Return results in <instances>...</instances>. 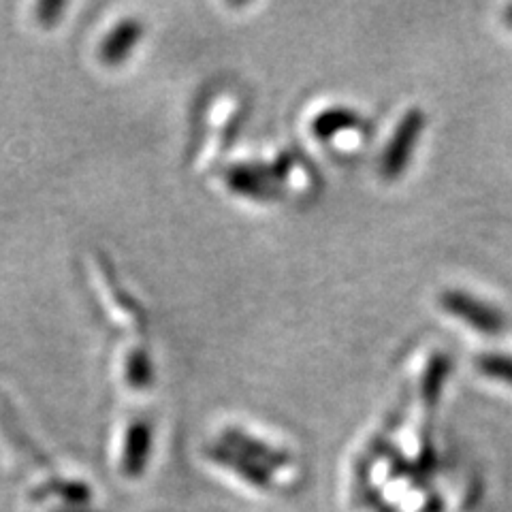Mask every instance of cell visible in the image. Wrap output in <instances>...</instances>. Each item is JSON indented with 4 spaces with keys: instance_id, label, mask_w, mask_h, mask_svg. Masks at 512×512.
<instances>
[{
    "instance_id": "1",
    "label": "cell",
    "mask_w": 512,
    "mask_h": 512,
    "mask_svg": "<svg viewBox=\"0 0 512 512\" xmlns=\"http://www.w3.org/2000/svg\"><path fill=\"white\" fill-rule=\"evenodd\" d=\"M442 306L457 318L466 320L470 327H474L480 333L495 335L504 329V318L498 310H493L491 306H487V303L478 301L466 293H457V291L444 293Z\"/></svg>"
},
{
    "instance_id": "2",
    "label": "cell",
    "mask_w": 512,
    "mask_h": 512,
    "mask_svg": "<svg viewBox=\"0 0 512 512\" xmlns=\"http://www.w3.org/2000/svg\"><path fill=\"white\" fill-rule=\"evenodd\" d=\"M421 128H423L421 111H410V114L404 118V122L399 124L391 148L387 150V156H384V173L397 175L399 171L404 169L406 160L410 156V150L414 146V141L421 133Z\"/></svg>"
},
{
    "instance_id": "3",
    "label": "cell",
    "mask_w": 512,
    "mask_h": 512,
    "mask_svg": "<svg viewBox=\"0 0 512 512\" xmlns=\"http://www.w3.org/2000/svg\"><path fill=\"white\" fill-rule=\"evenodd\" d=\"M139 24H135V22H126V24H122L114 35H111L109 39H107V43H105V47H103V56H105V60L107 62H118V60H122L126 54H128V50H131L133 47V43L139 39Z\"/></svg>"
},
{
    "instance_id": "4",
    "label": "cell",
    "mask_w": 512,
    "mask_h": 512,
    "mask_svg": "<svg viewBox=\"0 0 512 512\" xmlns=\"http://www.w3.org/2000/svg\"><path fill=\"white\" fill-rule=\"evenodd\" d=\"M478 367L480 372L487 374L489 378L512 384V357L493 355V352H489V355H483L478 359Z\"/></svg>"
},
{
    "instance_id": "5",
    "label": "cell",
    "mask_w": 512,
    "mask_h": 512,
    "mask_svg": "<svg viewBox=\"0 0 512 512\" xmlns=\"http://www.w3.org/2000/svg\"><path fill=\"white\" fill-rule=\"evenodd\" d=\"M148 451V429L146 425H135L133 436H131V446H128V455L126 463L133 472L141 470L143 466V457H146Z\"/></svg>"
},
{
    "instance_id": "6",
    "label": "cell",
    "mask_w": 512,
    "mask_h": 512,
    "mask_svg": "<svg viewBox=\"0 0 512 512\" xmlns=\"http://www.w3.org/2000/svg\"><path fill=\"white\" fill-rule=\"evenodd\" d=\"M446 374H448V359L444 357H438L434 361V365H431V372L425 380V397L429 399V402H434V399L438 397L442 384L446 380Z\"/></svg>"
},
{
    "instance_id": "7",
    "label": "cell",
    "mask_w": 512,
    "mask_h": 512,
    "mask_svg": "<svg viewBox=\"0 0 512 512\" xmlns=\"http://www.w3.org/2000/svg\"><path fill=\"white\" fill-rule=\"evenodd\" d=\"M350 124H355V116L346 114V111H331V114L323 116L316 122V131L320 135H329L333 131H338V128H344Z\"/></svg>"
},
{
    "instance_id": "8",
    "label": "cell",
    "mask_w": 512,
    "mask_h": 512,
    "mask_svg": "<svg viewBox=\"0 0 512 512\" xmlns=\"http://www.w3.org/2000/svg\"><path fill=\"white\" fill-rule=\"evenodd\" d=\"M506 22L512 26V7L506 11Z\"/></svg>"
}]
</instances>
